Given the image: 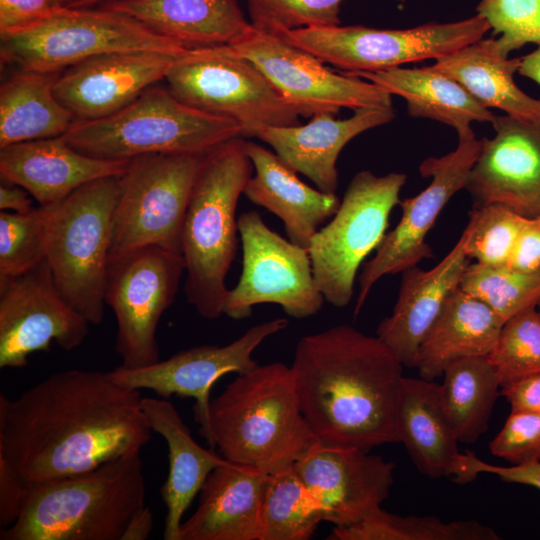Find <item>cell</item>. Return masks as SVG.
I'll list each match as a JSON object with an SVG mask.
<instances>
[{"label": "cell", "instance_id": "1", "mask_svg": "<svg viewBox=\"0 0 540 540\" xmlns=\"http://www.w3.org/2000/svg\"><path fill=\"white\" fill-rule=\"evenodd\" d=\"M140 390L109 372L54 373L14 399L0 394V456L27 487L140 452L151 433Z\"/></svg>", "mask_w": 540, "mask_h": 540}, {"label": "cell", "instance_id": "2", "mask_svg": "<svg viewBox=\"0 0 540 540\" xmlns=\"http://www.w3.org/2000/svg\"><path fill=\"white\" fill-rule=\"evenodd\" d=\"M302 413L324 445L370 451L398 442L403 365L377 336L347 324L303 336L290 366Z\"/></svg>", "mask_w": 540, "mask_h": 540}, {"label": "cell", "instance_id": "3", "mask_svg": "<svg viewBox=\"0 0 540 540\" xmlns=\"http://www.w3.org/2000/svg\"><path fill=\"white\" fill-rule=\"evenodd\" d=\"M211 448L233 463L274 474L317 441L299 402L291 368L281 362L240 373L211 400Z\"/></svg>", "mask_w": 540, "mask_h": 540}, {"label": "cell", "instance_id": "4", "mask_svg": "<svg viewBox=\"0 0 540 540\" xmlns=\"http://www.w3.org/2000/svg\"><path fill=\"white\" fill-rule=\"evenodd\" d=\"M243 137L203 154L182 227L187 302L205 319L224 314L226 276L238 247L236 209L253 165Z\"/></svg>", "mask_w": 540, "mask_h": 540}, {"label": "cell", "instance_id": "5", "mask_svg": "<svg viewBox=\"0 0 540 540\" xmlns=\"http://www.w3.org/2000/svg\"><path fill=\"white\" fill-rule=\"evenodd\" d=\"M140 452L89 471L28 487L22 511L1 540H121L145 506Z\"/></svg>", "mask_w": 540, "mask_h": 540}, {"label": "cell", "instance_id": "6", "mask_svg": "<svg viewBox=\"0 0 540 540\" xmlns=\"http://www.w3.org/2000/svg\"><path fill=\"white\" fill-rule=\"evenodd\" d=\"M76 150L108 160L149 154L203 155L243 137L235 121L191 107L153 85L128 105L95 120L75 119L63 135Z\"/></svg>", "mask_w": 540, "mask_h": 540}, {"label": "cell", "instance_id": "7", "mask_svg": "<svg viewBox=\"0 0 540 540\" xmlns=\"http://www.w3.org/2000/svg\"><path fill=\"white\" fill-rule=\"evenodd\" d=\"M179 42L136 19L102 6H57L38 20L0 32L4 63L20 70L58 74L95 56L125 51L186 54Z\"/></svg>", "mask_w": 540, "mask_h": 540}, {"label": "cell", "instance_id": "8", "mask_svg": "<svg viewBox=\"0 0 540 540\" xmlns=\"http://www.w3.org/2000/svg\"><path fill=\"white\" fill-rule=\"evenodd\" d=\"M120 176L76 189L53 206L46 259L63 297L90 323L104 317L112 217Z\"/></svg>", "mask_w": 540, "mask_h": 540}, {"label": "cell", "instance_id": "9", "mask_svg": "<svg viewBox=\"0 0 540 540\" xmlns=\"http://www.w3.org/2000/svg\"><path fill=\"white\" fill-rule=\"evenodd\" d=\"M165 80L185 104L237 122L243 137H256L267 127L300 124L298 110L263 72L225 46L192 49Z\"/></svg>", "mask_w": 540, "mask_h": 540}, {"label": "cell", "instance_id": "10", "mask_svg": "<svg viewBox=\"0 0 540 540\" xmlns=\"http://www.w3.org/2000/svg\"><path fill=\"white\" fill-rule=\"evenodd\" d=\"M406 178L396 172L384 176L368 170L356 173L333 219L311 239L307 249L314 279L332 306L341 308L350 303L357 271L385 236Z\"/></svg>", "mask_w": 540, "mask_h": 540}, {"label": "cell", "instance_id": "11", "mask_svg": "<svg viewBox=\"0 0 540 540\" xmlns=\"http://www.w3.org/2000/svg\"><path fill=\"white\" fill-rule=\"evenodd\" d=\"M201 156L149 154L130 159L120 176L109 262L148 246L182 254V227Z\"/></svg>", "mask_w": 540, "mask_h": 540}, {"label": "cell", "instance_id": "12", "mask_svg": "<svg viewBox=\"0 0 540 540\" xmlns=\"http://www.w3.org/2000/svg\"><path fill=\"white\" fill-rule=\"evenodd\" d=\"M479 14L407 29L362 25L299 28L279 34L293 45L347 73L379 72L437 59L476 42L490 30Z\"/></svg>", "mask_w": 540, "mask_h": 540}, {"label": "cell", "instance_id": "13", "mask_svg": "<svg viewBox=\"0 0 540 540\" xmlns=\"http://www.w3.org/2000/svg\"><path fill=\"white\" fill-rule=\"evenodd\" d=\"M184 272L182 254L158 246L109 262L105 304L115 315V351L122 367L141 368L160 360L158 323L173 304Z\"/></svg>", "mask_w": 540, "mask_h": 540}, {"label": "cell", "instance_id": "14", "mask_svg": "<svg viewBox=\"0 0 540 540\" xmlns=\"http://www.w3.org/2000/svg\"><path fill=\"white\" fill-rule=\"evenodd\" d=\"M242 272L229 293L224 314L234 320L248 318L258 304L272 303L296 319L318 313L324 297L316 285L308 249L267 226L257 211L238 217Z\"/></svg>", "mask_w": 540, "mask_h": 540}, {"label": "cell", "instance_id": "15", "mask_svg": "<svg viewBox=\"0 0 540 540\" xmlns=\"http://www.w3.org/2000/svg\"><path fill=\"white\" fill-rule=\"evenodd\" d=\"M225 47L262 71L300 116L337 115L342 108H393L392 94L383 87L346 72L338 74L282 36L253 25L240 40Z\"/></svg>", "mask_w": 540, "mask_h": 540}, {"label": "cell", "instance_id": "16", "mask_svg": "<svg viewBox=\"0 0 540 540\" xmlns=\"http://www.w3.org/2000/svg\"><path fill=\"white\" fill-rule=\"evenodd\" d=\"M458 139L454 151L442 157H428L421 163L420 173L424 178H432L431 183L418 195L400 201L399 223L385 234L374 257L364 263L358 279L355 316L381 277L403 272L433 257L425 237L450 198L465 188L482 146V139H477L472 129L458 134Z\"/></svg>", "mask_w": 540, "mask_h": 540}, {"label": "cell", "instance_id": "17", "mask_svg": "<svg viewBox=\"0 0 540 540\" xmlns=\"http://www.w3.org/2000/svg\"><path fill=\"white\" fill-rule=\"evenodd\" d=\"M89 324L60 293L46 258L22 274L0 277V368H22L52 342L75 349Z\"/></svg>", "mask_w": 540, "mask_h": 540}, {"label": "cell", "instance_id": "18", "mask_svg": "<svg viewBox=\"0 0 540 540\" xmlns=\"http://www.w3.org/2000/svg\"><path fill=\"white\" fill-rule=\"evenodd\" d=\"M287 326L286 318H275L250 327L227 345L196 346L149 366L130 369L120 365L109 374L122 386L149 389L163 398L172 395L192 397L195 400L194 419L200 425L199 433L211 445L209 410L212 387L228 373L240 374L256 367L258 364L253 353L257 347Z\"/></svg>", "mask_w": 540, "mask_h": 540}, {"label": "cell", "instance_id": "19", "mask_svg": "<svg viewBox=\"0 0 540 540\" xmlns=\"http://www.w3.org/2000/svg\"><path fill=\"white\" fill-rule=\"evenodd\" d=\"M293 467L322 505L324 521L348 526L381 507L396 465L370 451L316 441Z\"/></svg>", "mask_w": 540, "mask_h": 540}, {"label": "cell", "instance_id": "20", "mask_svg": "<svg viewBox=\"0 0 540 540\" xmlns=\"http://www.w3.org/2000/svg\"><path fill=\"white\" fill-rule=\"evenodd\" d=\"M492 125L465 185L473 207L498 202L540 217V121L495 115Z\"/></svg>", "mask_w": 540, "mask_h": 540}, {"label": "cell", "instance_id": "21", "mask_svg": "<svg viewBox=\"0 0 540 540\" xmlns=\"http://www.w3.org/2000/svg\"><path fill=\"white\" fill-rule=\"evenodd\" d=\"M186 54L125 51L95 56L58 74L54 93L75 119L103 118L165 79L175 62Z\"/></svg>", "mask_w": 540, "mask_h": 540}, {"label": "cell", "instance_id": "22", "mask_svg": "<svg viewBox=\"0 0 540 540\" xmlns=\"http://www.w3.org/2000/svg\"><path fill=\"white\" fill-rule=\"evenodd\" d=\"M129 162L91 157L76 150L63 136L0 148L1 179L24 188L41 206L61 202L91 181L121 176Z\"/></svg>", "mask_w": 540, "mask_h": 540}, {"label": "cell", "instance_id": "23", "mask_svg": "<svg viewBox=\"0 0 540 540\" xmlns=\"http://www.w3.org/2000/svg\"><path fill=\"white\" fill-rule=\"evenodd\" d=\"M465 235L432 269L413 266L402 272L398 299L390 316L378 325L376 336L403 366L415 368L420 344L449 295L459 287L470 263Z\"/></svg>", "mask_w": 540, "mask_h": 540}, {"label": "cell", "instance_id": "24", "mask_svg": "<svg viewBox=\"0 0 540 540\" xmlns=\"http://www.w3.org/2000/svg\"><path fill=\"white\" fill-rule=\"evenodd\" d=\"M393 108H360L346 119L318 113L304 125L267 127L256 138L267 143L291 169L309 178L317 189L336 193L337 159L357 135L391 122Z\"/></svg>", "mask_w": 540, "mask_h": 540}, {"label": "cell", "instance_id": "25", "mask_svg": "<svg viewBox=\"0 0 540 540\" xmlns=\"http://www.w3.org/2000/svg\"><path fill=\"white\" fill-rule=\"evenodd\" d=\"M269 474L227 461L200 490L195 512L183 520L179 540H258Z\"/></svg>", "mask_w": 540, "mask_h": 540}, {"label": "cell", "instance_id": "26", "mask_svg": "<svg viewBox=\"0 0 540 540\" xmlns=\"http://www.w3.org/2000/svg\"><path fill=\"white\" fill-rule=\"evenodd\" d=\"M245 150L255 174L243 194L277 216L291 242L308 248L321 224L338 210V196L305 184L275 152L258 143L245 141Z\"/></svg>", "mask_w": 540, "mask_h": 540}, {"label": "cell", "instance_id": "27", "mask_svg": "<svg viewBox=\"0 0 540 540\" xmlns=\"http://www.w3.org/2000/svg\"><path fill=\"white\" fill-rule=\"evenodd\" d=\"M101 6L188 49L231 45L252 28L238 0H114Z\"/></svg>", "mask_w": 540, "mask_h": 540}, {"label": "cell", "instance_id": "28", "mask_svg": "<svg viewBox=\"0 0 540 540\" xmlns=\"http://www.w3.org/2000/svg\"><path fill=\"white\" fill-rule=\"evenodd\" d=\"M395 429L398 442L404 444L421 474L432 479L457 475L461 453L443 408L440 384L403 376L396 401Z\"/></svg>", "mask_w": 540, "mask_h": 540}, {"label": "cell", "instance_id": "29", "mask_svg": "<svg viewBox=\"0 0 540 540\" xmlns=\"http://www.w3.org/2000/svg\"><path fill=\"white\" fill-rule=\"evenodd\" d=\"M142 410L151 430L161 435L168 446L169 471L161 488L167 508L163 538L179 540L184 513L209 474L228 460L194 440L170 401L143 397Z\"/></svg>", "mask_w": 540, "mask_h": 540}, {"label": "cell", "instance_id": "30", "mask_svg": "<svg viewBox=\"0 0 540 540\" xmlns=\"http://www.w3.org/2000/svg\"><path fill=\"white\" fill-rule=\"evenodd\" d=\"M504 323L489 306L458 287L420 344L415 367L419 377L434 380L456 359L487 356Z\"/></svg>", "mask_w": 540, "mask_h": 540}, {"label": "cell", "instance_id": "31", "mask_svg": "<svg viewBox=\"0 0 540 540\" xmlns=\"http://www.w3.org/2000/svg\"><path fill=\"white\" fill-rule=\"evenodd\" d=\"M521 58H508L493 37L480 39L435 59V70L457 81L482 106L506 115L540 121V99L523 92L514 81Z\"/></svg>", "mask_w": 540, "mask_h": 540}, {"label": "cell", "instance_id": "32", "mask_svg": "<svg viewBox=\"0 0 540 540\" xmlns=\"http://www.w3.org/2000/svg\"><path fill=\"white\" fill-rule=\"evenodd\" d=\"M349 74L402 97L410 116L441 122L454 128L457 134L471 130L472 122L492 123L495 118L488 108L477 102L457 81L431 65Z\"/></svg>", "mask_w": 540, "mask_h": 540}, {"label": "cell", "instance_id": "33", "mask_svg": "<svg viewBox=\"0 0 540 540\" xmlns=\"http://www.w3.org/2000/svg\"><path fill=\"white\" fill-rule=\"evenodd\" d=\"M58 74L20 70L0 88V148L63 136L75 120L54 93Z\"/></svg>", "mask_w": 540, "mask_h": 540}, {"label": "cell", "instance_id": "34", "mask_svg": "<svg viewBox=\"0 0 540 540\" xmlns=\"http://www.w3.org/2000/svg\"><path fill=\"white\" fill-rule=\"evenodd\" d=\"M440 384L443 408L458 442L473 444L488 429L501 391L487 356L456 359L443 371Z\"/></svg>", "mask_w": 540, "mask_h": 540}, {"label": "cell", "instance_id": "35", "mask_svg": "<svg viewBox=\"0 0 540 540\" xmlns=\"http://www.w3.org/2000/svg\"><path fill=\"white\" fill-rule=\"evenodd\" d=\"M322 521V505L293 466L269 474L258 540H308Z\"/></svg>", "mask_w": 540, "mask_h": 540}, {"label": "cell", "instance_id": "36", "mask_svg": "<svg viewBox=\"0 0 540 540\" xmlns=\"http://www.w3.org/2000/svg\"><path fill=\"white\" fill-rule=\"evenodd\" d=\"M328 540H498L497 532L476 520L444 522L433 516H401L379 507L360 521L334 526Z\"/></svg>", "mask_w": 540, "mask_h": 540}, {"label": "cell", "instance_id": "37", "mask_svg": "<svg viewBox=\"0 0 540 540\" xmlns=\"http://www.w3.org/2000/svg\"><path fill=\"white\" fill-rule=\"evenodd\" d=\"M459 288L485 303L506 322L521 311L537 306L540 274L524 273L508 266L469 263Z\"/></svg>", "mask_w": 540, "mask_h": 540}, {"label": "cell", "instance_id": "38", "mask_svg": "<svg viewBox=\"0 0 540 540\" xmlns=\"http://www.w3.org/2000/svg\"><path fill=\"white\" fill-rule=\"evenodd\" d=\"M529 219L503 203L473 207L463 231L466 255L482 265L508 266L518 237Z\"/></svg>", "mask_w": 540, "mask_h": 540}, {"label": "cell", "instance_id": "39", "mask_svg": "<svg viewBox=\"0 0 540 540\" xmlns=\"http://www.w3.org/2000/svg\"><path fill=\"white\" fill-rule=\"evenodd\" d=\"M54 205L0 212V277L22 274L46 258Z\"/></svg>", "mask_w": 540, "mask_h": 540}, {"label": "cell", "instance_id": "40", "mask_svg": "<svg viewBox=\"0 0 540 540\" xmlns=\"http://www.w3.org/2000/svg\"><path fill=\"white\" fill-rule=\"evenodd\" d=\"M487 359L501 388L523 377L540 373V313L537 306L509 318Z\"/></svg>", "mask_w": 540, "mask_h": 540}, {"label": "cell", "instance_id": "41", "mask_svg": "<svg viewBox=\"0 0 540 540\" xmlns=\"http://www.w3.org/2000/svg\"><path fill=\"white\" fill-rule=\"evenodd\" d=\"M343 0H246L251 24L265 32L340 25Z\"/></svg>", "mask_w": 540, "mask_h": 540}, {"label": "cell", "instance_id": "42", "mask_svg": "<svg viewBox=\"0 0 540 540\" xmlns=\"http://www.w3.org/2000/svg\"><path fill=\"white\" fill-rule=\"evenodd\" d=\"M505 56L526 44L540 46V0H480L476 7Z\"/></svg>", "mask_w": 540, "mask_h": 540}, {"label": "cell", "instance_id": "43", "mask_svg": "<svg viewBox=\"0 0 540 540\" xmlns=\"http://www.w3.org/2000/svg\"><path fill=\"white\" fill-rule=\"evenodd\" d=\"M489 450L512 465L540 462V413L511 411Z\"/></svg>", "mask_w": 540, "mask_h": 540}, {"label": "cell", "instance_id": "44", "mask_svg": "<svg viewBox=\"0 0 540 540\" xmlns=\"http://www.w3.org/2000/svg\"><path fill=\"white\" fill-rule=\"evenodd\" d=\"M479 473L494 474L502 481L529 485L540 490V462L496 466L479 459L473 452L461 453L455 482L464 484L473 481Z\"/></svg>", "mask_w": 540, "mask_h": 540}, {"label": "cell", "instance_id": "45", "mask_svg": "<svg viewBox=\"0 0 540 540\" xmlns=\"http://www.w3.org/2000/svg\"><path fill=\"white\" fill-rule=\"evenodd\" d=\"M28 487L9 462L0 456V527L11 526L19 517Z\"/></svg>", "mask_w": 540, "mask_h": 540}, {"label": "cell", "instance_id": "46", "mask_svg": "<svg viewBox=\"0 0 540 540\" xmlns=\"http://www.w3.org/2000/svg\"><path fill=\"white\" fill-rule=\"evenodd\" d=\"M508 267L524 273L540 274V217L529 219L521 231Z\"/></svg>", "mask_w": 540, "mask_h": 540}, {"label": "cell", "instance_id": "47", "mask_svg": "<svg viewBox=\"0 0 540 540\" xmlns=\"http://www.w3.org/2000/svg\"><path fill=\"white\" fill-rule=\"evenodd\" d=\"M511 411L540 413V373L532 374L501 388Z\"/></svg>", "mask_w": 540, "mask_h": 540}, {"label": "cell", "instance_id": "48", "mask_svg": "<svg viewBox=\"0 0 540 540\" xmlns=\"http://www.w3.org/2000/svg\"><path fill=\"white\" fill-rule=\"evenodd\" d=\"M29 193L21 186L2 180L0 185V209L23 213L31 210L32 201Z\"/></svg>", "mask_w": 540, "mask_h": 540}, {"label": "cell", "instance_id": "49", "mask_svg": "<svg viewBox=\"0 0 540 540\" xmlns=\"http://www.w3.org/2000/svg\"><path fill=\"white\" fill-rule=\"evenodd\" d=\"M153 529V515L148 506L138 509L130 518L121 540H145Z\"/></svg>", "mask_w": 540, "mask_h": 540}, {"label": "cell", "instance_id": "50", "mask_svg": "<svg viewBox=\"0 0 540 540\" xmlns=\"http://www.w3.org/2000/svg\"><path fill=\"white\" fill-rule=\"evenodd\" d=\"M520 75L529 78L540 85V46L521 58L518 69Z\"/></svg>", "mask_w": 540, "mask_h": 540}, {"label": "cell", "instance_id": "51", "mask_svg": "<svg viewBox=\"0 0 540 540\" xmlns=\"http://www.w3.org/2000/svg\"><path fill=\"white\" fill-rule=\"evenodd\" d=\"M114 0H73L67 6L73 8H92L98 7Z\"/></svg>", "mask_w": 540, "mask_h": 540}, {"label": "cell", "instance_id": "52", "mask_svg": "<svg viewBox=\"0 0 540 540\" xmlns=\"http://www.w3.org/2000/svg\"><path fill=\"white\" fill-rule=\"evenodd\" d=\"M58 5L67 6L70 4L73 0H53Z\"/></svg>", "mask_w": 540, "mask_h": 540}, {"label": "cell", "instance_id": "53", "mask_svg": "<svg viewBox=\"0 0 540 540\" xmlns=\"http://www.w3.org/2000/svg\"><path fill=\"white\" fill-rule=\"evenodd\" d=\"M537 309H538V311H539V313H540V299H539V301H538V303H537Z\"/></svg>", "mask_w": 540, "mask_h": 540}, {"label": "cell", "instance_id": "54", "mask_svg": "<svg viewBox=\"0 0 540 540\" xmlns=\"http://www.w3.org/2000/svg\"><path fill=\"white\" fill-rule=\"evenodd\" d=\"M396 1H403V0H396Z\"/></svg>", "mask_w": 540, "mask_h": 540}]
</instances>
